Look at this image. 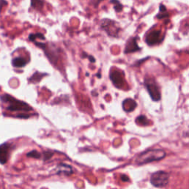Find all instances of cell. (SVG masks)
I'll use <instances>...</instances> for the list:
<instances>
[{"instance_id": "1", "label": "cell", "mask_w": 189, "mask_h": 189, "mask_svg": "<svg viewBox=\"0 0 189 189\" xmlns=\"http://www.w3.org/2000/svg\"><path fill=\"white\" fill-rule=\"evenodd\" d=\"M166 156V151H163V149L151 148V149H148L146 151H143V152L140 153L137 157L136 160H135V163H137V165L141 166V165L150 163L151 162L161 160Z\"/></svg>"}, {"instance_id": "2", "label": "cell", "mask_w": 189, "mask_h": 189, "mask_svg": "<svg viewBox=\"0 0 189 189\" xmlns=\"http://www.w3.org/2000/svg\"><path fill=\"white\" fill-rule=\"evenodd\" d=\"M0 99L3 103L7 104L6 109L10 112H28L33 110L32 107L27 103L19 101L13 98L10 95H2L0 96Z\"/></svg>"}, {"instance_id": "3", "label": "cell", "mask_w": 189, "mask_h": 189, "mask_svg": "<svg viewBox=\"0 0 189 189\" xmlns=\"http://www.w3.org/2000/svg\"><path fill=\"white\" fill-rule=\"evenodd\" d=\"M144 85L147 89V91L153 101H160L161 98V93H160V87L156 82L154 78L146 77L144 81Z\"/></svg>"}, {"instance_id": "4", "label": "cell", "mask_w": 189, "mask_h": 189, "mask_svg": "<svg viewBox=\"0 0 189 189\" xmlns=\"http://www.w3.org/2000/svg\"><path fill=\"white\" fill-rule=\"evenodd\" d=\"M169 181V174L164 171H159L152 174L150 178L151 185L156 188H164L167 186Z\"/></svg>"}, {"instance_id": "5", "label": "cell", "mask_w": 189, "mask_h": 189, "mask_svg": "<svg viewBox=\"0 0 189 189\" xmlns=\"http://www.w3.org/2000/svg\"><path fill=\"white\" fill-rule=\"evenodd\" d=\"M101 27L109 36L118 37L120 28L117 22L111 19H104L101 21Z\"/></svg>"}, {"instance_id": "6", "label": "cell", "mask_w": 189, "mask_h": 189, "mask_svg": "<svg viewBox=\"0 0 189 189\" xmlns=\"http://www.w3.org/2000/svg\"><path fill=\"white\" fill-rule=\"evenodd\" d=\"M109 78L112 82L118 89H121L125 85L124 73L118 70H112L109 73Z\"/></svg>"}, {"instance_id": "7", "label": "cell", "mask_w": 189, "mask_h": 189, "mask_svg": "<svg viewBox=\"0 0 189 189\" xmlns=\"http://www.w3.org/2000/svg\"><path fill=\"white\" fill-rule=\"evenodd\" d=\"M163 38L164 37L161 35V32L160 30H154L147 35L146 42L149 46L157 45L163 41Z\"/></svg>"}, {"instance_id": "8", "label": "cell", "mask_w": 189, "mask_h": 189, "mask_svg": "<svg viewBox=\"0 0 189 189\" xmlns=\"http://www.w3.org/2000/svg\"><path fill=\"white\" fill-rule=\"evenodd\" d=\"M12 148L13 147L11 144L7 143L0 145V163L1 164H5L8 161Z\"/></svg>"}, {"instance_id": "9", "label": "cell", "mask_w": 189, "mask_h": 189, "mask_svg": "<svg viewBox=\"0 0 189 189\" xmlns=\"http://www.w3.org/2000/svg\"><path fill=\"white\" fill-rule=\"evenodd\" d=\"M73 174V169L70 165L66 163H60L58 165L56 169V175H64V176H70Z\"/></svg>"}, {"instance_id": "10", "label": "cell", "mask_w": 189, "mask_h": 189, "mask_svg": "<svg viewBox=\"0 0 189 189\" xmlns=\"http://www.w3.org/2000/svg\"><path fill=\"white\" fill-rule=\"evenodd\" d=\"M137 38H132L127 41L126 44V48H125V53H135V52L140 50V47L138 46V41H137Z\"/></svg>"}, {"instance_id": "11", "label": "cell", "mask_w": 189, "mask_h": 189, "mask_svg": "<svg viewBox=\"0 0 189 189\" xmlns=\"http://www.w3.org/2000/svg\"><path fill=\"white\" fill-rule=\"evenodd\" d=\"M122 106H123V109L125 112H131L135 110V109L136 108L137 103L133 99L127 98V99L123 101Z\"/></svg>"}, {"instance_id": "12", "label": "cell", "mask_w": 189, "mask_h": 189, "mask_svg": "<svg viewBox=\"0 0 189 189\" xmlns=\"http://www.w3.org/2000/svg\"><path fill=\"white\" fill-rule=\"evenodd\" d=\"M27 63L28 62L26 59L22 57H16L12 60V65L16 68L24 67L27 64Z\"/></svg>"}, {"instance_id": "13", "label": "cell", "mask_w": 189, "mask_h": 189, "mask_svg": "<svg viewBox=\"0 0 189 189\" xmlns=\"http://www.w3.org/2000/svg\"><path fill=\"white\" fill-rule=\"evenodd\" d=\"M30 5L35 10H41L44 7V0H30Z\"/></svg>"}, {"instance_id": "14", "label": "cell", "mask_w": 189, "mask_h": 189, "mask_svg": "<svg viewBox=\"0 0 189 189\" xmlns=\"http://www.w3.org/2000/svg\"><path fill=\"white\" fill-rule=\"evenodd\" d=\"M135 122L138 125H140V126H147L149 123V121H148V120L145 115L138 116L136 118V120H135Z\"/></svg>"}, {"instance_id": "15", "label": "cell", "mask_w": 189, "mask_h": 189, "mask_svg": "<svg viewBox=\"0 0 189 189\" xmlns=\"http://www.w3.org/2000/svg\"><path fill=\"white\" fill-rule=\"evenodd\" d=\"M44 75H45V74L44 73H41V72H36L34 73L33 75L31 76V78H30L29 80L31 81V82H33V83L39 82V81L41 80V78H42Z\"/></svg>"}, {"instance_id": "16", "label": "cell", "mask_w": 189, "mask_h": 189, "mask_svg": "<svg viewBox=\"0 0 189 189\" xmlns=\"http://www.w3.org/2000/svg\"><path fill=\"white\" fill-rule=\"evenodd\" d=\"M37 38H39L41 40H45V37L41 33H31L29 35V40L30 41L34 42L35 41H36Z\"/></svg>"}, {"instance_id": "17", "label": "cell", "mask_w": 189, "mask_h": 189, "mask_svg": "<svg viewBox=\"0 0 189 189\" xmlns=\"http://www.w3.org/2000/svg\"><path fill=\"white\" fill-rule=\"evenodd\" d=\"M110 3L114 5V9L117 13L121 12L123 10V5L118 0H110Z\"/></svg>"}, {"instance_id": "18", "label": "cell", "mask_w": 189, "mask_h": 189, "mask_svg": "<svg viewBox=\"0 0 189 189\" xmlns=\"http://www.w3.org/2000/svg\"><path fill=\"white\" fill-rule=\"evenodd\" d=\"M27 157H32V158L35 159H39L41 157V154L38 152L37 150H33V151H30L27 154Z\"/></svg>"}, {"instance_id": "19", "label": "cell", "mask_w": 189, "mask_h": 189, "mask_svg": "<svg viewBox=\"0 0 189 189\" xmlns=\"http://www.w3.org/2000/svg\"><path fill=\"white\" fill-rule=\"evenodd\" d=\"M43 155H44V157H43L44 160H48L52 158V157L54 155V154H53L52 151H45V152H44Z\"/></svg>"}, {"instance_id": "20", "label": "cell", "mask_w": 189, "mask_h": 189, "mask_svg": "<svg viewBox=\"0 0 189 189\" xmlns=\"http://www.w3.org/2000/svg\"><path fill=\"white\" fill-rule=\"evenodd\" d=\"M102 1H104V0H91L90 4L93 6H94V7H95V8H97V7H98V5H99L100 3Z\"/></svg>"}, {"instance_id": "21", "label": "cell", "mask_w": 189, "mask_h": 189, "mask_svg": "<svg viewBox=\"0 0 189 189\" xmlns=\"http://www.w3.org/2000/svg\"><path fill=\"white\" fill-rule=\"evenodd\" d=\"M7 4H8L7 1H6V0H0V13L1 12V10H2L3 7L4 6H7Z\"/></svg>"}, {"instance_id": "22", "label": "cell", "mask_w": 189, "mask_h": 189, "mask_svg": "<svg viewBox=\"0 0 189 189\" xmlns=\"http://www.w3.org/2000/svg\"><path fill=\"white\" fill-rule=\"evenodd\" d=\"M169 16V13H166V12H163V13H159V14H157V17L158 18V19H163V18H166V17H168Z\"/></svg>"}, {"instance_id": "23", "label": "cell", "mask_w": 189, "mask_h": 189, "mask_svg": "<svg viewBox=\"0 0 189 189\" xmlns=\"http://www.w3.org/2000/svg\"><path fill=\"white\" fill-rule=\"evenodd\" d=\"M83 57H87L89 59V60L90 61V62H93V63H95V58L93 57V56H87L86 53H84V56H83Z\"/></svg>"}, {"instance_id": "24", "label": "cell", "mask_w": 189, "mask_h": 189, "mask_svg": "<svg viewBox=\"0 0 189 189\" xmlns=\"http://www.w3.org/2000/svg\"><path fill=\"white\" fill-rule=\"evenodd\" d=\"M16 117H19V118L28 119V117H30V115H28V114H19V115H17Z\"/></svg>"}, {"instance_id": "25", "label": "cell", "mask_w": 189, "mask_h": 189, "mask_svg": "<svg viewBox=\"0 0 189 189\" xmlns=\"http://www.w3.org/2000/svg\"><path fill=\"white\" fill-rule=\"evenodd\" d=\"M160 11L161 12V13H163V12H166V7H165V6L163 5V4H160Z\"/></svg>"}, {"instance_id": "26", "label": "cell", "mask_w": 189, "mask_h": 189, "mask_svg": "<svg viewBox=\"0 0 189 189\" xmlns=\"http://www.w3.org/2000/svg\"><path fill=\"white\" fill-rule=\"evenodd\" d=\"M121 180L123 181H124V182H127V181H129V178H128V177L126 176V175H122Z\"/></svg>"}]
</instances>
